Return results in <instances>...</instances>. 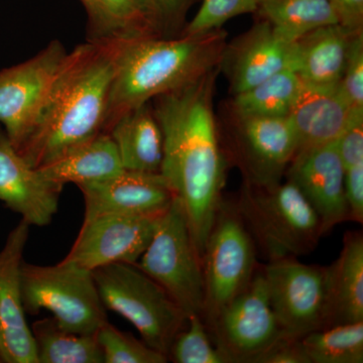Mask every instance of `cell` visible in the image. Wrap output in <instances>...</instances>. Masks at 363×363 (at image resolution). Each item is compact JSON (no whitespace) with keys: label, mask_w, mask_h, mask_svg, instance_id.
I'll return each mask as SVG.
<instances>
[{"label":"cell","mask_w":363,"mask_h":363,"mask_svg":"<svg viewBox=\"0 0 363 363\" xmlns=\"http://www.w3.org/2000/svg\"><path fill=\"white\" fill-rule=\"evenodd\" d=\"M37 169L51 183L62 187L72 183L79 188L106 180L124 169L113 140L104 133L71 147Z\"/></svg>","instance_id":"23"},{"label":"cell","mask_w":363,"mask_h":363,"mask_svg":"<svg viewBox=\"0 0 363 363\" xmlns=\"http://www.w3.org/2000/svg\"><path fill=\"white\" fill-rule=\"evenodd\" d=\"M226 35L221 28L176 39L147 37L123 43L117 56L105 133L126 112L192 84L220 65Z\"/></svg>","instance_id":"3"},{"label":"cell","mask_w":363,"mask_h":363,"mask_svg":"<svg viewBox=\"0 0 363 363\" xmlns=\"http://www.w3.org/2000/svg\"><path fill=\"white\" fill-rule=\"evenodd\" d=\"M140 259L136 264L171 296L187 317L202 316V257L178 198L160 217L154 236Z\"/></svg>","instance_id":"7"},{"label":"cell","mask_w":363,"mask_h":363,"mask_svg":"<svg viewBox=\"0 0 363 363\" xmlns=\"http://www.w3.org/2000/svg\"><path fill=\"white\" fill-rule=\"evenodd\" d=\"M339 88L351 107L363 111V33L358 32L351 40L347 60Z\"/></svg>","instance_id":"32"},{"label":"cell","mask_w":363,"mask_h":363,"mask_svg":"<svg viewBox=\"0 0 363 363\" xmlns=\"http://www.w3.org/2000/svg\"><path fill=\"white\" fill-rule=\"evenodd\" d=\"M257 13L293 43L316 28L339 23L329 0H259Z\"/></svg>","instance_id":"25"},{"label":"cell","mask_w":363,"mask_h":363,"mask_svg":"<svg viewBox=\"0 0 363 363\" xmlns=\"http://www.w3.org/2000/svg\"><path fill=\"white\" fill-rule=\"evenodd\" d=\"M253 363H310L301 338L279 336Z\"/></svg>","instance_id":"34"},{"label":"cell","mask_w":363,"mask_h":363,"mask_svg":"<svg viewBox=\"0 0 363 363\" xmlns=\"http://www.w3.org/2000/svg\"><path fill=\"white\" fill-rule=\"evenodd\" d=\"M160 217L106 214L83 220L77 240L64 260L90 272L118 262L138 264Z\"/></svg>","instance_id":"12"},{"label":"cell","mask_w":363,"mask_h":363,"mask_svg":"<svg viewBox=\"0 0 363 363\" xmlns=\"http://www.w3.org/2000/svg\"><path fill=\"white\" fill-rule=\"evenodd\" d=\"M363 320V235L344 234L337 259L326 267V327Z\"/></svg>","instance_id":"21"},{"label":"cell","mask_w":363,"mask_h":363,"mask_svg":"<svg viewBox=\"0 0 363 363\" xmlns=\"http://www.w3.org/2000/svg\"><path fill=\"white\" fill-rule=\"evenodd\" d=\"M123 43L78 45L68 52L51 87L16 147L37 169L105 133L117 56Z\"/></svg>","instance_id":"2"},{"label":"cell","mask_w":363,"mask_h":363,"mask_svg":"<svg viewBox=\"0 0 363 363\" xmlns=\"http://www.w3.org/2000/svg\"><path fill=\"white\" fill-rule=\"evenodd\" d=\"M88 16L87 42L126 43L164 37L150 0H81Z\"/></svg>","instance_id":"20"},{"label":"cell","mask_w":363,"mask_h":363,"mask_svg":"<svg viewBox=\"0 0 363 363\" xmlns=\"http://www.w3.org/2000/svg\"><path fill=\"white\" fill-rule=\"evenodd\" d=\"M227 363H253L283 335L269 302L262 266L250 285L207 327Z\"/></svg>","instance_id":"9"},{"label":"cell","mask_w":363,"mask_h":363,"mask_svg":"<svg viewBox=\"0 0 363 363\" xmlns=\"http://www.w3.org/2000/svg\"><path fill=\"white\" fill-rule=\"evenodd\" d=\"M296 152L297 140L289 117L238 116L233 152L245 183L278 185Z\"/></svg>","instance_id":"13"},{"label":"cell","mask_w":363,"mask_h":363,"mask_svg":"<svg viewBox=\"0 0 363 363\" xmlns=\"http://www.w3.org/2000/svg\"><path fill=\"white\" fill-rule=\"evenodd\" d=\"M336 145L345 169L363 164V111L353 112Z\"/></svg>","instance_id":"33"},{"label":"cell","mask_w":363,"mask_h":363,"mask_svg":"<svg viewBox=\"0 0 363 363\" xmlns=\"http://www.w3.org/2000/svg\"><path fill=\"white\" fill-rule=\"evenodd\" d=\"M21 294L26 313L51 312L60 326L72 333L94 334L108 323L92 272L62 260L42 267L23 262Z\"/></svg>","instance_id":"6"},{"label":"cell","mask_w":363,"mask_h":363,"mask_svg":"<svg viewBox=\"0 0 363 363\" xmlns=\"http://www.w3.org/2000/svg\"><path fill=\"white\" fill-rule=\"evenodd\" d=\"M345 197L350 221L363 223V164L345 169Z\"/></svg>","instance_id":"35"},{"label":"cell","mask_w":363,"mask_h":363,"mask_svg":"<svg viewBox=\"0 0 363 363\" xmlns=\"http://www.w3.org/2000/svg\"><path fill=\"white\" fill-rule=\"evenodd\" d=\"M212 70L192 84L155 98L164 140L162 176L183 204L200 255L222 201L226 156L213 113Z\"/></svg>","instance_id":"1"},{"label":"cell","mask_w":363,"mask_h":363,"mask_svg":"<svg viewBox=\"0 0 363 363\" xmlns=\"http://www.w3.org/2000/svg\"><path fill=\"white\" fill-rule=\"evenodd\" d=\"M259 0H203L199 11L186 28L185 35H201L218 30L240 14L257 13Z\"/></svg>","instance_id":"31"},{"label":"cell","mask_w":363,"mask_h":363,"mask_svg":"<svg viewBox=\"0 0 363 363\" xmlns=\"http://www.w3.org/2000/svg\"><path fill=\"white\" fill-rule=\"evenodd\" d=\"M98 342L104 351L105 363H164L166 355L152 350L130 333L105 324L97 331Z\"/></svg>","instance_id":"30"},{"label":"cell","mask_w":363,"mask_h":363,"mask_svg":"<svg viewBox=\"0 0 363 363\" xmlns=\"http://www.w3.org/2000/svg\"><path fill=\"white\" fill-rule=\"evenodd\" d=\"M354 111L339 85H304L297 104L288 116L297 140L296 154L336 142Z\"/></svg>","instance_id":"19"},{"label":"cell","mask_w":363,"mask_h":363,"mask_svg":"<svg viewBox=\"0 0 363 363\" xmlns=\"http://www.w3.org/2000/svg\"><path fill=\"white\" fill-rule=\"evenodd\" d=\"M353 32L339 25L325 26L296 42L294 70L305 85L329 87L342 79Z\"/></svg>","instance_id":"22"},{"label":"cell","mask_w":363,"mask_h":363,"mask_svg":"<svg viewBox=\"0 0 363 363\" xmlns=\"http://www.w3.org/2000/svg\"><path fill=\"white\" fill-rule=\"evenodd\" d=\"M79 189L84 197V220L106 214L160 216L176 197L161 173L128 169Z\"/></svg>","instance_id":"16"},{"label":"cell","mask_w":363,"mask_h":363,"mask_svg":"<svg viewBox=\"0 0 363 363\" xmlns=\"http://www.w3.org/2000/svg\"><path fill=\"white\" fill-rule=\"evenodd\" d=\"M33 340L39 363H104V351L97 333H72L54 317L33 324Z\"/></svg>","instance_id":"26"},{"label":"cell","mask_w":363,"mask_h":363,"mask_svg":"<svg viewBox=\"0 0 363 363\" xmlns=\"http://www.w3.org/2000/svg\"><path fill=\"white\" fill-rule=\"evenodd\" d=\"M235 206L267 262L310 255L324 236L317 214L293 182L272 187L245 183Z\"/></svg>","instance_id":"4"},{"label":"cell","mask_w":363,"mask_h":363,"mask_svg":"<svg viewBox=\"0 0 363 363\" xmlns=\"http://www.w3.org/2000/svg\"><path fill=\"white\" fill-rule=\"evenodd\" d=\"M257 250L235 203L222 199L202 255L206 326L240 295L255 277L259 264Z\"/></svg>","instance_id":"8"},{"label":"cell","mask_w":363,"mask_h":363,"mask_svg":"<svg viewBox=\"0 0 363 363\" xmlns=\"http://www.w3.org/2000/svg\"><path fill=\"white\" fill-rule=\"evenodd\" d=\"M68 51L52 40L35 57L0 71V124L14 149L39 111Z\"/></svg>","instance_id":"11"},{"label":"cell","mask_w":363,"mask_h":363,"mask_svg":"<svg viewBox=\"0 0 363 363\" xmlns=\"http://www.w3.org/2000/svg\"><path fill=\"white\" fill-rule=\"evenodd\" d=\"M161 21L164 32L177 28L193 0H150Z\"/></svg>","instance_id":"36"},{"label":"cell","mask_w":363,"mask_h":363,"mask_svg":"<svg viewBox=\"0 0 363 363\" xmlns=\"http://www.w3.org/2000/svg\"><path fill=\"white\" fill-rule=\"evenodd\" d=\"M91 272L106 310L128 320L143 342L168 357L188 320L171 296L136 264L118 262Z\"/></svg>","instance_id":"5"},{"label":"cell","mask_w":363,"mask_h":363,"mask_svg":"<svg viewBox=\"0 0 363 363\" xmlns=\"http://www.w3.org/2000/svg\"><path fill=\"white\" fill-rule=\"evenodd\" d=\"M295 51L296 42L274 32L267 21L253 26L238 42L225 48L222 58L234 94L245 92L279 72L294 70Z\"/></svg>","instance_id":"18"},{"label":"cell","mask_w":363,"mask_h":363,"mask_svg":"<svg viewBox=\"0 0 363 363\" xmlns=\"http://www.w3.org/2000/svg\"><path fill=\"white\" fill-rule=\"evenodd\" d=\"M304 85L295 70L286 69L236 94L234 109L238 116L288 117Z\"/></svg>","instance_id":"27"},{"label":"cell","mask_w":363,"mask_h":363,"mask_svg":"<svg viewBox=\"0 0 363 363\" xmlns=\"http://www.w3.org/2000/svg\"><path fill=\"white\" fill-rule=\"evenodd\" d=\"M168 359L176 363H227L202 316L196 314L188 316L185 328L174 339Z\"/></svg>","instance_id":"29"},{"label":"cell","mask_w":363,"mask_h":363,"mask_svg":"<svg viewBox=\"0 0 363 363\" xmlns=\"http://www.w3.org/2000/svg\"><path fill=\"white\" fill-rule=\"evenodd\" d=\"M63 188L26 162L0 124V201L30 225L45 226L58 212Z\"/></svg>","instance_id":"17"},{"label":"cell","mask_w":363,"mask_h":363,"mask_svg":"<svg viewBox=\"0 0 363 363\" xmlns=\"http://www.w3.org/2000/svg\"><path fill=\"white\" fill-rule=\"evenodd\" d=\"M286 173L314 209L323 235L350 221L345 168L336 142L297 152Z\"/></svg>","instance_id":"15"},{"label":"cell","mask_w":363,"mask_h":363,"mask_svg":"<svg viewBox=\"0 0 363 363\" xmlns=\"http://www.w3.org/2000/svg\"><path fill=\"white\" fill-rule=\"evenodd\" d=\"M301 344L310 363H362L363 320L309 332Z\"/></svg>","instance_id":"28"},{"label":"cell","mask_w":363,"mask_h":363,"mask_svg":"<svg viewBox=\"0 0 363 363\" xmlns=\"http://www.w3.org/2000/svg\"><path fill=\"white\" fill-rule=\"evenodd\" d=\"M30 226L21 219L0 250V362L39 363L21 294V269Z\"/></svg>","instance_id":"14"},{"label":"cell","mask_w":363,"mask_h":363,"mask_svg":"<svg viewBox=\"0 0 363 363\" xmlns=\"http://www.w3.org/2000/svg\"><path fill=\"white\" fill-rule=\"evenodd\" d=\"M339 25L357 32L363 30V0H329Z\"/></svg>","instance_id":"37"},{"label":"cell","mask_w":363,"mask_h":363,"mask_svg":"<svg viewBox=\"0 0 363 363\" xmlns=\"http://www.w3.org/2000/svg\"><path fill=\"white\" fill-rule=\"evenodd\" d=\"M107 133L124 169L161 173L164 140L150 102L119 117Z\"/></svg>","instance_id":"24"},{"label":"cell","mask_w":363,"mask_h":363,"mask_svg":"<svg viewBox=\"0 0 363 363\" xmlns=\"http://www.w3.org/2000/svg\"><path fill=\"white\" fill-rule=\"evenodd\" d=\"M262 269L269 302L283 334L301 338L325 328L326 267L285 257L267 262Z\"/></svg>","instance_id":"10"}]
</instances>
